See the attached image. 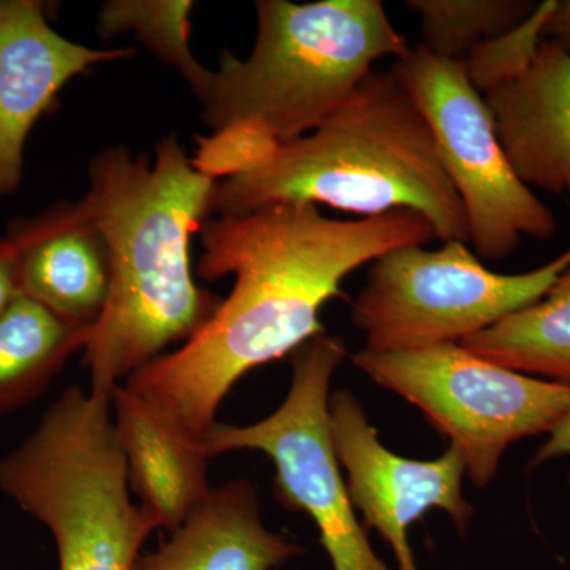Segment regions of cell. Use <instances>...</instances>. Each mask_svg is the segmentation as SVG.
<instances>
[{"label":"cell","mask_w":570,"mask_h":570,"mask_svg":"<svg viewBox=\"0 0 570 570\" xmlns=\"http://www.w3.org/2000/svg\"><path fill=\"white\" fill-rule=\"evenodd\" d=\"M197 234L198 276L235 275L234 291L183 347L135 371L124 387L202 445L239 377L324 333L321 309L346 296L341 285L351 273L397 247L436 239L425 217L409 209L341 220L311 204L217 216Z\"/></svg>","instance_id":"6da1fadb"},{"label":"cell","mask_w":570,"mask_h":570,"mask_svg":"<svg viewBox=\"0 0 570 570\" xmlns=\"http://www.w3.org/2000/svg\"><path fill=\"white\" fill-rule=\"evenodd\" d=\"M86 213L110 257V294L89 332L91 390L111 397L122 379L187 341L223 299L195 284L190 238L213 213L217 181L198 171L175 137L156 159L108 148L89 164Z\"/></svg>","instance_id":"7a4b0ae2"},{"label":"cell","mask_w":570,"mask_h":570,"mask_svg":"<svg viewBox=\"0 0 570 570\" xmlns=\"http://www.w3.org/2000/svg\"><path fill=\"white\" fill-rule=\"evenodd\" d=\"M272 204L326 205L382 216L422 214L442 243H468V223L436 140L395 71H371L314 132L277 145L250 170L217 181L213 213Z\"/></svg>","instance_id":"3957f363"},{"label":"cell","mask_w":570,"mask_h":570,"mask_svg":"<svg viewBox=\"0 0 570 570\" xmlns=\"http://www.w3.org/2000/svg\"><path fill=\"white\" fill-rule=\"evenodd\" d=\"M246 59L224 51L200 102L212 132L247 126L283 145L314 132L384 58L411 48L381 0H258Z\"/></svg>","instance_id":"277c9868"},{"label":"cell","mask_w":570,"mask_h":570,"mask_svg":"<svg viewBox=\"0 0 570 570\" xmlns=\"http://www.w3.org/2000/svg\"><path fill=\"white\" fill-rule=\"evenodd\" d=\"M0 490L50 530L59 570H134L157 521L130 499L115 426L67 417L0 459Z\"/></svg>","instance_id":"5b68a950"},{"label":"cell","mask_w":570,"mask_h":570,"mask_svg":"<svg viewBox=\"0 0 570 570\" xmlns=\"http://www.w3.org/2000/svg\"><path fill=\"white\" fill-rule=\"evenodd\" d=\"M570 268V247L532 272L501 275L468 243L397 247L373 262L352 306L371 351L460 344L540 302Z\"/></svg>","instance_id":"8992f818"},{"label":"cell","mask_w":570,"mask_h":570,"mask_svg":"<svg viewBox=\"0 0 570 570\" xmlns=\"http://www.w3.org/2000/svg\"><path fill=\"white\" fill-rule=\"evenodd\" d=\"M352 362L417 406L450 444L459 445L479 489L494 479L513 442L549 434L570 404V385L498 365L461 344L393 352L365 347Z\"/></svg>","instance_id":"52a82bcc"},{"label":"cell","mask_w":570,"mask_h":570,"mask_svg":"<svg viewBox=\"0 0 570 570\" xmlns=\"http://www.w3.org/2000/svg\"><path fill=\"white\" fill-rule=\"evenodd\" d=\"M346 354L341 337H311L292 352V385L281 407L254 425L216 423L205 450L209 459L234 450L264 452L275 463L277 501L314 520L333 569L389 570L356 519L330 433V382Z\"/></svg>","instance_id":"ba28073f"},{"label":"cell","mask_w":570,"mask_h":570,"mask_svg":"<svg viewBox=\"0 0 570 570\" xmlns=\"http://www.w3.org/2000/svg\"><path fill=\"white\" fill-rule=\"evenodd\" d=\"M392 70L434 135L442 167L463 205L469 245L480 261H504L523 236L553 238L557 217L513 171L464 62L439 58L419 45Z\"/></svg>","instance_id":"9c48e42d"},{"label":"cell","mask_w":570,"mask_h":570,"mask_svg":"<svg viewBox=\"0 0 570 570\" xmlns=\"http://www.w3.org/2000/svg\"><path fill=\"white\" fill-rule=\"evenodd\" d=\"M328 420L352 504L362 513L365 530H376L387 540L400 570H417L407 530L428 510H444L461 535L466 534L474 509L461 491L466 461L459 445L450 444L433 461L397 456L381 444L365 409L346 390L330 396Z\"/></svg>","instance_id":"30bf717a"},{"label":"cell","mask_w":570,"mask_h":570,"mask_svg":"<svg viewBox=\"0 0 570 570\" xmlns=\"http://www.w3.org/2000/svg\"><path fill=\"white\" fill-rule=\"evenodd\" d=\"M134 55L66 39L51 28L40 0H0V198L20 189L26 140L63 86L89 67Z\"/></svg>","instance_id":"8fae6325"},{"label":"cell","mask_w":570,"mask_h":570,"mask_svg":"<svg viewBox=\"0 0 570 570\" xmlns=\"http://www.w3.org/2000/svg\"><path fill=\"white\" fill-rule=\"evenodd\" d=\"M7 238L17 250L21 294L71 328L91 332L110 294V257L81 202L17 220Z\"/></svg>","instance_id":"7c38bea8"},{"label":"cell","mask_w":570,"mask_h":570,"mask_svg":"<svg viewBox=\"0 0 570 570\" xmlns=\"http://www.w3.org/2000/svg\"><path fill=\"white\" fill-rule=\"evenodd\" d=\"M483 99L521 181L570 198L569 52L542 39L530 66Z\"/></svg>","instance_id":"4fadbf2b"},{"label":"cell","mask_w":570,"mask_h":570,"mask_svg":"<svg viewBox=\"0 0 570 570\" xmlns=\"http://www.w3.org/2000/svg\"><path fill=\"white\" fill-rule=\"evenodd\" d=\"M111 407L130 490L159 530L171 534L212 491L205 445L184 436L124 385L112 392Z\"/></svg>","instance_id":"5bb4252c"},{"label":"cell","mask_w":570,"mask_h":570,"mask_svg":"<svg viewBox=\"0 0 570 570\" xmlns=\"http://www.w3.org/2000/svg\"><path fill=\"white\" fill-rule=\"evenodd\" d=\"M302 551L266 530L253 483L232 480L209 491L159 549L140 554L134 570H272Z\"/></svg>","instance_id":"9a60e30c"},{"label":"cell","mask_w":570,"mask_h":570,"mask_svg":"<svg viewBox=\"0 0 570 570\" xmlns=\"http://www.w3.org/2000/svg\"><path fill=\"white\" fill-rule=\"evenodd\" d=\"M88 335L18 295L0 316V412L36 400L67 358L85 348Z\"/></svg>","instance_id":"2e32d148"},{"label":"cell","mask_w":570,"mask_h":570,"mask_svg":"<svg viewBox=\"0 0 570 570\" xmlns=\"http://www.w3.org/2000/svg\"><path fill=\"white\" fill-rule=\"evenodd\" d=\"M460 344L498 365L570 385V268L535 305Z\"/></svg>","instance_id":"e0dca14e"},{"label":"cell","mask_w":570,"mask_h":570,"mask_svg":"<svg viewBox=\"0 0 570 570\" xmlns=\"http://www.w3.org/2000/svg\"><path fill=\"white\" fill-rule=\"evenodd\" d=\"M406 6L420 17L422 47L439 58L463 62L480 45L523 24L539 3L531 0H409Z\"/></svg>","instance_id":"ac0fdd59"},{"label":"cell","mask_w":570,"mask_h":570,"mask_svg":"<svg viewBox=\"0 0 570 570\" xmlns=\"http://www.w3.org/2000/svg\"><path fill=\"white\" fill-rule=\"evenodd\" d=\"M193 9L194 2L187 0H112L100 11L99 36L111 39L122 32H135L157 58L183 75L200 99L212 70L202 66L190 51Z\"/></svg>","instance_id":"d6986e66"},{"label":"cell","mask_w":570,"mask_h":570,"mask_svg":"<svg viewBox=\"0 0 570 570\" xmlns=\"http://www.w3.org/2000/svg\"><path fill=\"white\" fill-rule=\"evenodd\" d=\"M557 0H546L523 24L497 40L480 45L464 62L469 80L487 92L527 69L542 41L543 24Z\"/></svg>","instance_id":"ffe728a7"},{"label":"cell","mask_w":570,"mask_h":570,"mask_svg":"<svg viewBox=\"0 0 570 570\" xmlns=\"http://www.w3.org/2000/svg\"><path fill=\"white\" fill-rule=\"evenodd\" d=\"M20 294L17 250L7 236H0V316Z\"/></svg>","instance_id":"44dd1931"},{"label":"cell","mask_w":570,"mask_h":570,"mask_svg":"<svg viewBox=\"0 0 570 570\" xmlns=\"http://www.w3.org/2000/svg\"><path fill=\"white\" fill-rule=\"evenodd\" d=\"M564 455H570V404L568 411L562 414L557 425L550 431L546 444L535 453L534 459L531 461V469Z\"/></svg>","instance_id":"7402d4cb"},{"label":"cell","mask_w":570,"mask_h":570,"mask_svg":"<svg viewBox=\"0 0 570 570\" xmlns=\"http://www.w3.org/2000/svg\"><path fill=\"white\" fill-rule=\"evenodd\" d=\"M542 37L560 45L570 55V0L554 2L553 10L543 24Z\"/></svg>","instance_id":"603a6c76"}]
</instances>
